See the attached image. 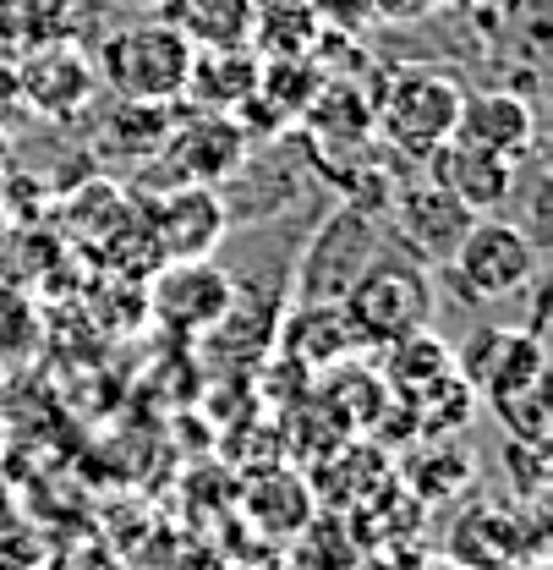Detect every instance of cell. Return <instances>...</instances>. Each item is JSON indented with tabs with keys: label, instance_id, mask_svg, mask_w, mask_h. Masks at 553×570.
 <instances>
[{
	"label": "cell",
	"instance_id": "cell-14",
	"mask_svg": "<svg viewBox=\"0 0 553 570\" xmlns=\"http://www.w3.org/2000/svg\"><path fill=\"white\" fill-rule=\"evenodd\" d=\"M22 94H28L45 116H71V110H82L88 94H93V67H88L77 50L56 45V50H45V56H33V61L22 67Z\"/></svg>",
	"mask_w": 553,
	"mask_h": 570
},
{
	"label": "cell",
	"instance_id": "cell-5",
	"mask_svg": "<svg viewBox=\"0 0 553 570\" xmlns=\"http://www.w3.org/2000/svg\"><path fill=\"white\" fill-rule=\"evenodd\" d=\"M384 253V230L367 209L346 204L340 214H329L318 225V236L307 242L302 253V269L290 281V296L296 302H340L350 291V281Z\"/></svg>",
	"mask_w": 553,
	"mask_h": 570
},
{
	"label": "cell",
	"instance_id": "cell-11",
	"mask_svg": "<svg viewBox=\"0 0 553 570\" xmlns=\"http://www.w3.org/2000/svg\"><path fill=\"white\" fill-rule=\"evenodd\" d=\"M455 138L521 165L537 148V110L515 88H466L461 116H455Z\"/></svg>",
	"mask_w": 553,
	"mask_h": 570
},
{
	"label": "cell",
	"instance_id": "cell-16",
	"mask_svg": "<svg viewBox=\"0 0 553 570\" xmlns=\"http://www.w3.org/2000/svg\"><path fill=\"white\" fill-rule=\"evenodd\" d=\"M176 28L204 50H241L253 28V0H187Z\"/></svg>",
	"mask_w": 553,
	"mask_h": 570
},
{
	"label": "cell",
	"instance_id": "cell-13",
	"mask_svg": "<svg viewBox=\"0 0 553 570\" xmlns=\"http://www.w3.org/2000/svg\"><path fill=\"white\" fill-rule=\"evenodd\" d=\"M279 346H285V356H296V362H307V367H329V362H346V356L356 352L340 302H296V307L285 313Z\"/></svg>",
	"mask_w": 553,
	"mask_h": 570
},
{
	"label": "cell",
	"instance_id": "cell-17",
	"mask_svg": "<svg viewBox=\"0 0 553 570\" xmlns=\"http://www.w3.org/2000/svg\"><path fill=\"white\" fill-rule=\"evenodd\" d=\"M406 478H416L412 483L416 494L450 499L461 483H472V455H466V450H455L450 439H427V444H422V455H412Z\"/></svg>",
	"mask_w": 553,
	"mask_h": 570
},
{
	"label": "cell",
	"instance_id": "cell-1",
	"mask_svg": "<svg viewBox=\"0 0 553 570\" xmlns=\"http://www.w3.org/2000/svg\"><path fill=\"white\" fill-rule=\"evenodd\" d=\"M340 313H346L356 352H384L416 330H427V318H433L427 264H416L406 253H378L340 296Z\"/></svg>",
	"mask_w": 553,
	"mask_h": 570
},
{
	"label": "cell",
	"instance_id": "cell-7",
	"mask_svg": "<svg viewBox=\"0 0 553 570\" xmlns=\"http://www.w3.org/2000/svg\"><path fill=\"white\" fill-rule=\"evenodd\" d=\"M236 307V281L214 258H170L154 275V313L159 324L181 335H208L230 318Z\"/></svg>",
	"mask_w": 553,
	"mask_h": 570
},
{
	"label": "cell",
	"instance_id": "cell-8",
	"mask_svg": "<svg viewBox=\"0 0 553 570\" xmlns=\"http://www.w3.org/2000/svg\"><path fill=\"white\" fill-rule=\"evenodd\" d=\"M455 373L472 390H483L493 406H504L549 384V352H543V335L532 330H487L472 341V352L455 356Z\"/></svg>",
	"mask_w": 553,
	"mask_h": 570
},
{
	"label": "cell",
	"instance_id": "cell-12",
	"mask_svg": "<svg viewBox=\"0 0 553 570\" xmlns=\"http://www.w3.org/2000/svg\"><path fill=\"white\" fill-rule=\"evenodd\" d=\"M170 159H176V181H230L236 165L247 159V138L225 121V116H208V121H192L181 132H170Z\"/></svg>",
	"mask_w": 553,
	"mask_h": 570
},
{
	"label": "cell",
	"instance_id": "cell-10",
	"mask_svg": "<svg viewBox=\"0 0 553 570\" xmlns=\"http://www.w3.org/2000/svg\"><path fill=\"white\" fill-rule=\"evenodd\" d=\"M422 165H427V176H433L450 198H461L477 219L504 209V204L515 198V176H521L515 159L487 154V148H472V142H461V138H450L444 148H433Z\"/></svg>",
	"mask_w": 553,
	"mask_h": 570
},
{
	"label": "cell",
	"instance_id": "cell-2",
	"mask_svg": "<svg viewBox=\"0 0 553 570\" xmlns=\"http://www.w3.org/2000/svg\"><path fill=\"white\" fill-rule=\"evenodd\" d=\"M466 82L438 67H395L373 94V132L389 142L401 159H427L433 148L455 138Z\"/></svg>",
	"mask_w": 553,
	"mask_h": 570
},
{
	"label": "cell",
	"instance_id": "cell-6",
	"mask_svg": "<svg viewBox=\"0 0 553 570\" xmlns=\"http://www.w3.org/2000/svg\"><path fill=\"white\" fill-rule=\"evenodd\" d=\"M477 214L466 209L461 198H450L433 176H416V181H401L395 198H389V236L401 242V253L416 258V264H450V253L461 247V236L472 230Z\"/></svg>",
	"mask_w": 553,
	"mask_h": 570
},
{
	"label": "cell",
	"instance_id": "cell-3",
	"mask_svg": "<svg viewBox=\"0 0 553 570\" xmlns=\"http://www.w3.org/2000/svg\"><path fill=\"white\" fill-rule=\"evenodd\" d=\"M450 285L466 296V302H510L521 296L526 285L537 281L543 269V247L532 230H521L515 219H498V214H483L472 219V230L461 236V247L450 253Z\"/></svg>",
	"mask_w": 553,
	"mask_h": 570
},
{
	"label": "cell",
	"instance_id": "cell-4",
	"mask_svg": "<svg viewBox=\"0 0 553 570\" xmlns=\"http://www.w3.org/2000/svg\"><path fill=\"white\" fill-rule=\"evenodd\" d=\"M192 39L176 22H127L105 39L99 71L110 77L116 99H148V105H170L187 94V71H192Z\"/></svg>",
	"mask_w": 553,
	"mask_h": 570
},
{
	"label": "cell",
	"instance_id": "cell-9",
	"mask_svg": "<svg viewBox=\"0 0 553 570\" xmlns=\"http://www.w3.org/2000/svg\"><path fill=\"white\" fill-rule=\"evenodd\" d=\"M148 230H154L159 264H170V258H208L219 247V236L230 230V209H225L219 193H208L204 181H176L148 209Z\"/></svg>",
	"mask_w": 553,
	"mask_h": 570
},
{
	"label": "cell",
	"instance_id": "cell-15",
	"mask_svg": "<svg viewBox=\"0 0 553 570\" xmlns=\"http://www.w3.org/2000/svg\"><path fill=\"white\" fill-rule=\"evenodd\" d=\"M450 373H455V352H450L433 330H416L406 341L384 346V379H389V390H401L406 401H416L422 390H433V384L450 379Z\"/></svg>",
	"mask_w": 553,
	"mask_h": 570
},
{
	"label": "cell",
	"instance_id": "cell-18",
	"mask_svg": "<svg viewBox=\"0 0 553 570\" xmlns=\"http://www.w3.org/2000/svg\"><path fill=\"white\" fill-rule=\"evenodd\" d=\"M412 570H466V566H455V560H422V566H412Z\"/></svg>",
	"mask_w": 553,
	"mask_h": 570
}]
</instances>
